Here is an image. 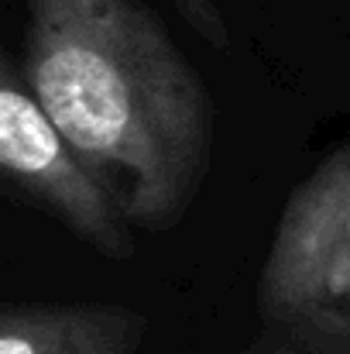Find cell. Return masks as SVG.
Masks as SVG:
<instances>
[{"label": "cell", "instance_id": "1", "mask_svg": "<svg viewBox=\"0 0 350 354\" xmlns=\"http://www.w3.org/2000/svg\"><path fill=\"white\" fill-rule=\"evenodd\" d=\"M24 80L130 231H168L213 158V104L141 0H24Z\"/></svg>", "mask_w": 350, "mask_h": 354}, {"label": "cell", "instance_id": "2", "mask_svg": "<svg viewBox=\"0 0 350 354\" xmlns=\"http://www.w3.org/2000/svg\"><path fill=\"white\" fill-rule=\"evenodd\" d=\"M261 317L302 354H350V145L285 200L257 275Z\"/></svg>", "mask_w": 350, "mask_h": 354}, {"label": "cell", "instance_id": "3", "mask_svg": "<svg viewBox=\"0 0 350 354\" xmlns=\"http://www.w3.org/2000/svg\"><path fill=\"white\" fill-rule=\"evenodd\" d=\"M0 176L97 254L124 261L134 254V231L104 186L86 172L59 127L45 114L28 80L0 55Z\"/></svg>", "mask_w": 350, "mask_h": 354}, {"label": "cell", "instance_id": "4", "mask_svg": "<svg viewBox=\"0 0 350 354\" xmlns=\"http://www.w3.org/2000/svg\"><path fill=\"white\" fill-rule=\"evenodd\" d=\"M148 320L114 303H28L0 310V354H137Z\"/></svg>", "mask_w": 350, "mask_h": 354}, {"label": "cell", "instance_id": "5", "mask_svg": "<svg viewBox=\"0 0 350 354\" xmlns=\"http://www.w3.org/2000/svg\"><path fill=\"white\" fill-rule=\"evenodd\" d=\"M182 21L196 31L200 41L213 45V48H227L231 45V28H227V17L220 10V0H168Z\"/></svg>", "mask_w": 350, "mask_h": 354}, {"label": "cell", "instance_id": "6", "mask_svg": "<svg viewBox=\"0 0 350 354\" xmlns=\"http://www.w3.org/2000/svg\"><path fill=\"white\" fill-rule=\"evenodd\" d=\"M254 354H302V351H295V348H271V351H254Z\"/></svg>", "mask_w": 350, "mask_h": 354}]
</instances>
